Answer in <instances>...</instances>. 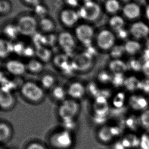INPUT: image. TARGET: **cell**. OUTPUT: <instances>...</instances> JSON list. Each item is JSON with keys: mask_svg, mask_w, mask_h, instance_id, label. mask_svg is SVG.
I'll use <instances>...</instances> for the list:
<instances>
[{"mask_svg": "<svg viewBox=\"0 0 149 149\" xmlns=\"http://www.w3.org/2000/svg\"><path fill=\"white\" fill-rule=\"evenodd\" d=\"M3 33L6 38L9 40H15L21 34L17 24H8L3 28Z\"/></svg>", "mask_w": 149, "mask_h": 149, "instance_id": "cell-18", "label": "cell"}, {"mask_svg": "<svg viewBox=\"0 0 149 149\" xmlns=\"http://www.w3.org/2000/svg\"><path fill=\"white\" fill-rule=\"evenodd\" d=\"M120 1L121 2H123L125 3V4L131 2V0H120Z\"/></svg>", "mask_w": 149, "mask_h": 149, "instance_id": "cell-41", "label": "cell"}, {"mask_svg": "<svg viewBox=\"0 0 149 149\" xmlns=\"http://www.w3.org/2000/svg\"><path fill=\"white\" fill-rule=\"evenodd\" d=\"M17 25L21 34L27 36H32L37 32L38 22L34 17L27 15L20 17Z\"/></svg>", "mask_w": 149, "mask_h": 149, "instance_id": "cell-4", "label": "cell"}, {"mask_svg": "<svg viewBox=\"0 0 149 149\" xmlns=\"http://www.w3.org/2000/svg\"><path fill=\"white\" fill-rule=\"evenodd\" d=\"M26 46L22 42H17L13 44V53L19 56H23Z\"/></svg>", "mask_w": 149, "mask_h": 149, "instance_id": "cell-32", "label": "cell"}, {"mask_svg": "<svg viewBox=\"0 0 149 149\" xmlns=\"http://www.w3.org/2000/svg\"><path fill=\"white\" fill-rule=\"evenodd\" d=\"M66 94V91L62 86H56L52 89L53 97L58 101L63 102L64 101Z\"/></svg>", "mask_w": 149, "mask_h": 149, "instance_id": "cell-29", "label": "cell"}, {"mask_svg": "<svg viewBox=\"0 0 149 149\" xmlns=\"http://www.w3.org/2000/svg\"><path fill=\"white\" fill-rule=\"evenodd\" d=\"M35 55L38 59L42 62H49L52 58V52L49 48L45 46L36 47Z\"/></svg>", "mask_w": 149, "mask_h": 149, "instance_id": "cell-22", "label": "cell"}, {"mask_svg": "<svg viewBox=\"0 0 149 149\" xmlns=\"http://www.w3.org/2000/svg\"><path fill=\"white\" fill-rule=\"evenodd\" d=\"M119 134V129L116 127H105L99 131L98 136L101 141H110L113 137L117 136Z\"/></svg>", "mask_w": 149, "mask_h": 149, "instance_id": "cell-16", "label": "cell"}, {"mask_svg": "<svg viewBox=\"0 0 149 149\" xmlns=\"http://www.w3.org/2000/svg\"><path fill=\"white\" fill-rule=\"evenodd\" d=\"M86 1V0H84V1Z\"/></svg>", "mask_w": 149, "mask_h": 149, "instance_id": "cell-43", "label": "cell"}, {"mask_svg": "<svg viewBox=\"0 0 149 149\" xmlns=\"http://www.w3.org/2000/svg\"><path fill=\"white\" fill-rule=\"evenodd\" d=\"M15 100L10 91L0 88V108L4 110L10 109L15 105Z\"/></svg>", "mask_w": 149, "mask_h": 149, "instance_id": "cell-14", "label": "cell"}, {"mask_svg": "<svg viewBox=\"0 0 149 149\" xmlns=\"http://www.w3.org/2000/svg\"><path fill=\"white\" fill-rule=\"evenodd\" d=\"M26 149H46L44 145L37 142H33L29 143Z\"/></svg>", "mask_w": 149, "mask_h": 149, "instance_id": "cell-37", "label": "cell"}, {"mask_svg": "<svg viewBox=\"0 0 149 149\" xmlns=\"http://www.w3.org/2000/svg\"><path fill=\"white\" fill-rule=\"evenodd\" d=\"M25 3H26L28 4L34 6L40 3L41 0H23Z\"/></svg>", "mask_w": 149, "mask_h": 149, "instance_id": "cell-39", "label": "cell"}, {"mask_svg": "<svg viewBox=\"0 0 149 149\" xmlns=\"http://www.w3.org/2000/svg\"><path fill=\"white\" fill-rule=\"evenodd\" d=\"M122 11L125 17L133 20L140 17L141 14V8L139 5L131 2L124 5L122 8Z\"/></svg>", "mask_w": 149, "mask_h": 149, "instance_id": "cell-12", "label": "cell"}, {"mask_svg": "<svg viewBox=\"0 0 149 149\" xmlns=\"http://www.w3.org/2000/svg\"><path fill=\"white\" fill-rule=\"evenodd\" d=\"M111 55L114 59H118L125 53L124 46L115 45L110 50Z\"/></svg>", "mask_w": 149, "mask_h": 149, "instance_id": "cell-30", "label": "cell"}, {"mask_svg": "<svg viewBox=\"0 0 149 149\" xmlns=\"http://www.w3.org/2000/svg\"><path fill=\"white\" fill-rule=\"evenodd\" d=\"M65 2L70 8L73 9L79 5V0H65Z\"/></svg>", "mask_w": 149, "mask_h": 149, "instance_id": "cell-38", "label": "cell"}, {"mask_svg": "<svg viewBox=\"0 0 149 149\" xmlns=\"http://www.w3.org/2000/svg\"><path fill=\"white\" fill-rule=\"evenodd\" d=\"M60 21L66 27L74 26L78 22L80 17L78 11L74 9H65L61 12L60 14Z\"/></svg>", "mask_w": 149, "mask_h": 149, "instance_id": "cell-11", "label": "cell"}, {"mask_svg": "<svg viewBox=\"0 0 149 149\" xmlns=\"http://www.w3.org/2000/svg\"><path fill=\"white\" fill-rule=\"evenodd\" d=\"M108 23L112 31L116 32L124 28L125 21L122 17L120 15H116L110 17Z\"/></svg>", "mask_w": 149, "mask_h": 149, "instance_id": "cell-19", "label": "cell"}, {"mask_svg": "<svg viewBox=\"0 0 149 149\" xmlns=\"http://www.w3.org/2000/svg\"><path fill=\"white\" fill-rule=\"evenodd\" d=\"M21 93L26 99L32 102L42 101L45 95L42 88L32 81H27L23 83Z\"/></svg>", "mask_w": 149, "mask_h": 149, "instance_id": "cell-3", "label": "cell"}, {"mask_svg": "<svg viewBox=\"0 0 149 149\" xmlns=\"http://www.w3.org/2000/svg\"><path fill=\"white\" fill-rule=\"evenodd\" d=\"M74 35L79 42L86 48H88L91 46L95 36V30L91 25L81 24L75 28Z\"/></svg>", "mask_w": 149, "mask_h": 149, "instance_id": "cell-7", "label": "cell"}, {"mask_svg": "<svg viewBox=\"0 0 149 149\" xmlns=\"http://www.w3.org/2000/svg\"><path fill=\"white\" fill-rule=\"evenodd\" d=\"M38 27L44 32L50 33L55 28V24L51 19L47 17L40 19Z\"/></svg>", "mask_w": 149, "mask_h": 149, "instance_id": "cell-25", "label": "cell"}, {"mask_svg": "<svg viewBox=\"0 0 149 149\" xmlns=\"http://www.w3.org/2000/svg\"><path fill=\"white\" fill-rule=\"evenodd\" d=\"M40 82L43 88L45 89H51L55 87L56 79L52 74H46L42 77Z\"/></svg>", "mask_w": 149, "mask_h": 149, "instance_id": "cell-27", "label": "cell"}, {"mask_svg": "<svg viewBox=\"0 0 149 149\" xmlns=\"http://www.w3.org/2000/svg\"><path fill=\"white\" fill-rule=\"evenodd\" d=\"M33 43L36 47L43 46L44 45V35L40 33H35L32 36Z\"/></svg>", "mask_w": 149, "mask_h": 149, "instance_id": "cell-33", "label": "cell"}, {"mask_svg": "<svg viewBox=\"0 0 149 149\" xmlns=\"http://www.w3.org/2000/svg\"><path fill=\"white\" fill-rule=\"evenodd\" d=\"M129 32L135 40L144 39L149 35V26L143 21H136L131 25Z\"/></svg>", "mask_w": 149, "mask_h": 149, "instance_id": "cell-10", "label": "cell"}, {"mask_svg": "<svg viewBox=\"0 0 149 149\" xmlns=\"http://www.w3.org/2000/svg\"><path fill=\"white\" fill-rule=\"evenodd\" d=\"M58 42V37H56L54 34H49L44 35V45L43 46L47 48L51 47L54 45L56 42Z\"/></svg>", "mask_w": 149, "mask_h": 149, "instance_id": "cell-31", "label": "cell"}, {"mask_svg": "<svg viewBox=\"0 0 149 149\" xmlns=\"http://www.w3.org/2000/svg\"><path fill=\"white\" fill-rule=\"evenodd\" d=\"M77 11L80 19L92 22L99 17L101 13V9L97 3L92 0H86Z\"/></svg>", "mask_w": 149, "mask_h": 149, "instance_id": "cell-1", "label": "cell"}, {"mask_svg": "<svg viewBox=\"0 0 149 149\" xmlns=\"http://www.w3.org/2000/svg\"><path fill=\"white\" fill-rule=\"evenodd\" d=\"M79 110V104L74 100H65L59 106L58 114L62 120H74Z\"/></svg>", "mask_w": 149, "mask_h": 149, "instance_id": "cell-6", "label": "cell"}, {"mask_svg": "<svg viewBox=\"0 0 149 149\" xmlns=\"http://www.w3.org/2000/svg\"><path fill=\"white\" fill-rule=\"evenodd\" d=\"M116 37L118 38L119 39H121V40L126 39L128 37V35L130 34L129 30L125 29V28L116 32Z\"/></svg>", "mask_w": 149, "mask_h": 149, "instance_id": "cell-36", "label": "cell"}, {"mask_svg": "<svg viewBox=\"0 0 149 149\" xmlns=\"http://www.w3.org/2000/svg\"><path fill=\"white\" fill-rule=\"evenodd\" d=\"M7 72L15 76H20L25 74L27 70L26 64L17 59L9 60L6 64Z\"/></svg>", "mask_w": 149, "mask_h": 149, "instance_id": "cell-13", "label": "cell"}, {"mask_svg": "<svg viewBox=\"0 0 149 149\" xmlns=\"http://www.w3.org/2000/svg\"><path fill=\"white\" fill-rule=\"evenodd\" d=\"M148 1H149V0H148Z\"/></svg>", "mask_w": 149, "mask_h": 149, "instance_id": "cell-44", "label": "cell"}, {"mask_svg": "<svg viewBox=\"0 0 149 149\" xmlns=\"http://www.w3.org/2000/svg\"><path fill=\"white\" fill-rule=\"evenodd\" d=\"M85 93L86 89L84 85L79 82L71 83L66 90L67 94L74 100L83 97Z\"/></svg>", "mask_w": 149, "mask_h": 149, "instance_id": "cell-15", "label": "cell"}, {"mask_svg": "<svg viewBox=\"0 0 149 149\" xmlns=\"http://www.w3.org/2000/svg\"><path fill=\"white\" fill-rule=\"evenodd\" d=\"M58 42L60 48L66 54H72L76 48L74 36L68 32H62L58 36Z\"/></svg>", "mask_w": 149, "mask_h": 149, "instance_id": "cell-9", "label": "cell"}, {"mask_svg": "<svg viewBox=\"0 0 149 149\" xmlns=\"http://www.w3.org/2000/svg\"><path fill=\"white\" fill-rule=\"evenodd\" d=\"M0 149H3V148H0Z\"/></svg>", "mask_w": 149, "mask_h": 149, "instance_id": "cell-42", "label": "cell"}, {"mask_svg": "<svg viewBox=\"0 0 149 149\" xmlns=\"http://www.w3.org/2000/svg\"><path fill=\"white\" fill-rule=\"evenodd\" d=\"M26 66L27 70L34 74L40 73L44 69L42 62L38 59H31L26 64Z\"/></svg>", "mask_w": 149, "mask_h": 149, "instance_id": "cell-23", "label": "cell"}, {"mask_svg": "<svg viewBox=\"0 0 149 149\" xmlns=\"http://www.w3.org/2000/svg\"><path fill=\"white\" fill-rule=\"evenodd\" d=\"M35 55V50L30 46H26L25 48L23 56L27 58H32Z\"/></svg>", "mask_w": 149, "mask_h": 149, "instance_id": "cell-35", "label": "cell"}, {"mask_svg": "<svg viewBox=\"0 0 149 149\" xmlns=\"http://www.w3.org/2000/svg\"><path fill=\"white\" fill-rule=\"evenodd\" d=\"M10 9V4L6 0H0V15L5 14Z\"/></svg>", "mask_w": 149, "mask_h": 149, "instance_id": "cell-34", "label": "cell"}, {"mask_svg": "<svg viewBox=\"0 0 149 149\" xmlns=\"http://www.w3.org/2000/svg\"><path fill=\"white\" fill-rule=\"evenodd\" d=\"M13 53V43L7 38H0V58H7Z\"/></svg>", "mask_w": 149, "mask_h": 149, "instance_id": "cell-17", "label": "cell"}, {"mask_svg": "<svg viewBox=\"0 0 149 149\" xmlns=\"http://www.w3.org/2000/svg\"><path fill=\"white\" fill-rule=\"evenodd\" d=\"M104 8L106 11L112 15L117 13L122 10L120 0H106L104 3Z\"/></svg>", "mask_w": 149, "mask_h": 149, "instance_id": "cell-21", "label": "cell"}, {"mask_svg": "<svg viewBox=\"0 0 149 149\" xmlns=\"http://www.w3.org/2000/svg\"><path fill=\"white\" fill-rule=\"evenodd\" d=\"M12 130L10 126L5 122H0V142H5L10 138Z\"/></svg>", "mask_w": 149, "mask_h": 149, "instance_id": "cell-24", "label": "cell"}, {"mask_svg": "<svg viewBox=\"0 0 149 149\" xmlns=\"http://www.w3.org/2000/svg\"><path fill=\"white\" fill-rule=\"evenodd\" d=\"M116 35L111 30L103 29L99 32L95 41L98 48L103 51L111 50L116 45Z\"/></svg>", "mask_w": 149, "mask_h": 149, "instance_id": "cell-5", "label": "cell"}, {"mask_svg": "<svg viewBox=\"0 0 149 149\" xmlns=\"http://www.w3.org/2000/svg\"><path fill=\"white\" fill-rule=\"evenodd\" d=\"M74 139L71 131L63 129L52 135L50 143L56 149H69L74 144Z\"/></svg>", "mask_w": 149, "mask_h": 149, "instance_id": "cell-2", "label": "cell"}, {"mask_svg": "<svg viewBox=\"0 0 149 149\" xmlns=\"http://www.w3.org/2000/svg\"><path fill=\"white\" fill-rule=\"evenodd\" d=\"M125 53L130 55H134L141 51V45L139 42L136 40H129L124 45Z\"/></svg>", "mask_w": 149, "mask_h": 149, "instance_id": "cell-20", "label": "cell"}, {"mask_svg": "<svg viewBox=\"0 0 149 149\" xmlns=\"http://www.w3.org/2000/svg\"><path fill=\"white\" fill-rule=\"evenodd\" d=\"M145 16L148 21L149 22V4L146 7L145 9Z\"/></svg>", "mask_w": 149, "mask_h": 149, "instance_id": "cell-40", "label": "cell"}, {"mask_svg": "<svg viewBox=\"0 0 149 149\" xmlns=\"http://www.w3.org/2000/svg\"><path fill=\"white\" fill-rule=\"evenodd\" d=\"M93 56L86 51L77 54L72 62V68L79 71L86 70L93 63Z\"/></svg>", "mask_w": 149, "mask_h": 149, "instance_id": "cell-8", "label": "cell"}, {"mask_svg": "<svg viewBox=\"0 0 149 149\" xmlns=\"http://www.w3.org/2000/svg\"><path fill=\"white\" fill-rule=\"evenodd\" d=\"M33 11L36 17L40 19L47 17L49 13L47 7L41 3L33 6Z\"/></svg>", "mask_w": 149, "mask_h": 149, "instance_id": "cell-28", "label": "cell"}, {"mask_svg": "<svg viewBox=\"0 0 149 149\" xmlns=\"http://www.w3.org/2000/svg\"><path fill=\"white\" fill-rule=\"evenodd\" d=\"M109 66L111 70L116 74H122L123 72L126 70L127 67L126 64L120 59L112 61L110 63Z\"/></svg>", "mask_w": 149, "mask_h": 149, "instance_id": "cell-26", "label": "cell"}]
</instances>
